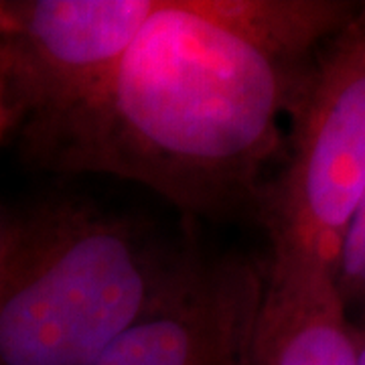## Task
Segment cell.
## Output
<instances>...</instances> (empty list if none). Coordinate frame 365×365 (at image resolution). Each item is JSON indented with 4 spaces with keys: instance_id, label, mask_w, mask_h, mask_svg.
I'll return each mask as SVG.
<instances>
[{
    "instance_id": "5b68a950",
    "label": "cell",
    "mask_w": 365,
    "mask_h": 365,
    "mask_svg": "<svg viewBox=\"0 0 365 365\" xmlns=\"http://www.w3.org/2000/svg\"><path fill=\"white\" fill-rule=\"evenodd\" d=\"M266 266L191 246L155 304L93 365H252Z\"/></svg>"
},
{
    "instance_id": "277c9868",
    "label": "cell",
    "mask_w": 365,
    "mask_h": 365,
    "mask_svg": "<svg viewBox=\"0 0 365 365\" xmlns=\"http://www.w3.org/2000/svg\"><path fill=\"white\" fill-rule=\"evenodd\" d=\"M160 0H0V73L16 126L81 100Z\"/></svg>"
},
{
    "instance_id": "9c48e42d",
    "label": "cell",
    "mask_w": 365,
    "mask_h": 365,
    "mask_svg": "<svg viewBox=\"0 0 365 365\" xmlns=\"http://www.w3.org/2000/svg\"><path fill=\"white\" fill-rule=\"evenodd\" d=\"M13 134V114L9 108V100H6V90H4V79L0 73V146L4 143L6 136Z\"/></svg>"
},
{
    "instance_id": "ba28073f",
    "label": "cell",
    "mask_w": 365,
    "mask_h": 365,
    "mask_svg": "<svg viewBox=\"0 0 365 365\" xmlns=\"http://www.w3.org/2000/svg\"><path fill=\"white\" fill-rule=\"evenodd\" d=\"M349 325H351V339L357 365H365V314L349 317Z\"/></svg>"
},
{
    "instance_id": "3957f363",
    "label": "cell",
    "mask_w": 365,
    "mask_h": 365,
    "mask_svg": "<svg viewBox=\"0 0 365 365\" xmlns=\"http://www.w3.org/2000/svg\"><path fill=\"white\" fill-rule=\"evenodd\" d=\"M278 163L256 215L270 258L319 262L335 274L365 193V2L314 53L288 110Z\"/></svg>"
},
{
    "instance_id": "52a82bcc",
    "label": "cell",
    "mask_w": 365,
    "mask_h": 365,
    "mask_svg": "<svg viewBox=\"0 0 365 365\" xmlns=\"http://www.w3.org/2000/svg\"><path fill=\"white\" fill-rule=\"evenodd\" d=\"M333 276L347 317L365 314V193L343 234Z\"/></svg>"
},
{
    "instance_id": "7a4b0ae2",
    "label": "cell",
    "mask_w": 365,
    "mask_h": 365,
    "mask_svg": "<svg viewBox=\"0 0 365 365\" xmlns=\"http://www.w3.org/2000/svg\"><path fill=\"white\" fill-rule=\"evenodd\" d=\"M191 246L71 193L0 217V365H93Z\"/></svg>"
},
{
    "instance_id": "8992f818",
    "label": "cell",
    "mask_w": 365,
    "mask_h": 365,
    "mask_svg": "<svg viewBox=\"0 0 365 365\" xmlns=\"http://www.w3.org/2000/svg\"><path fill=\"white\" fill-rule=\"evenodd\" d=\"M252 365H357L333 270L311 260H264Z\"/></svg>"
},
{
    "instance_id": "6da1fadb",
    "label": "cell",
    "mask_w": 365,
    "mask_h": 365,
    "mask_svg": "<svg viewBox=\"0 0 365 365\" xmlns=\"http://www.w3.org/2000/svg\"><path fill=\"white\" fill-rule=\"evenodd\" d=\"M359 2L160 0L81 100L14 128L29 167L144 185L189 217L256 220L292 100Z\"/></svg>"
}]
</instances>
